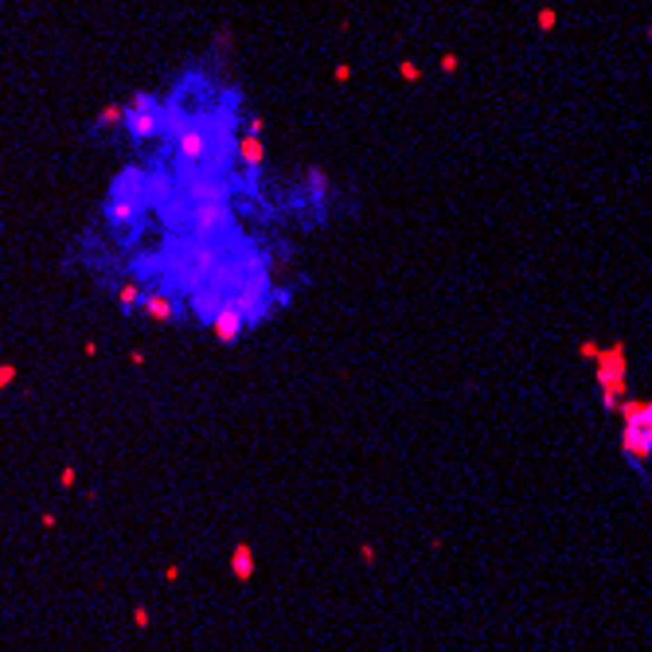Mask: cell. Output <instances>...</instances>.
<instances>
[{
  "instance_id": "obj_9",
  "label": "cell",
  "mask_w": 652,
  "mask_h": 652,
  "mask_svg": "<svg viewBox=\"0 0 652 652\" xmlns=\"http://www.w3.org/2000/svg\"><path fill=\"white\" fill-rule=\"evenodd\" d=\"M649 36H652V28H649Z\"/></svg>"
},
{
  "instance_id": "obj_4",
  "label": "cell",
  "mask_w": 652,
  "mask_h": 652,
  "mask_svg": "<svg viewBox=\"0 0 652 652\" xmlns=\"http://www.w3.org/2000/svg\"><path fill=\"white\" fill-rule=\"evenodd\" d=\"M94 125L98 129H121V133H125V106H121V102H109L98 118H94Z\"/></svg>"
},
{
  "instance_id": "obj_1",
  "label": "cell",
  "mask_w": 652,
  "mask_h": 652,
  "mask_svg": "<svg viewBox=\"0 0 652 652\" xmlns=\"http://www.w3.org/2000/svg\"><path fill=\"white\" fill-rule=\"evenodd\" d=\"M625 453L632 461L652 457V403H629L625 406Z\"/></svg>"
},
{
  "instance_id": "obj_2",
  "label": "cell",
  "mask_w": 652,
  "mask_h": 652,
  "mask_svg": "<svg viewBox=\"0 0 652 652\" xmlns=\"http://www.w3.org/2000/svg\"><path fill=\"white\" fill-rule=\"evenodd\" d=\"M258 133H262V121H254V125H250V133L238 141V157L247 160L250 169H258V164H262V157H266V145H262V137H258Z\"/></svg>"
},
{
  "instance_id": "obj_7",
  "label": "cell",
  "mask_w": 652,
  "mask_h": 652,
  "mask_svg": "<svg viewBox=\"0 0 652 652\" xmlns=\"http://www.w3.org/2000/svg\"><path fill=\"white\" fill-rule=\"evenodd\" d=\"M133 625H141V629L148 625V610H145V605H137V610H133Z\"/></svg>"
},
{
  "instance_id": "obj_8",
  "label": "cell",
  "mask_w": 652,
  "mask_h": 652,
  "mask_svg": "<svg viewBox=\"0 0 652 652\" xmlns=\"http://www.w3.org/2000/svg\"><path fill=\"white\" fill-rule=\"evenodd\" d=\"M16 379V367H0V387H8Z\"/></svg>"
},
{
  "instance_id": "obj_3",
  "label": "cell",
  "mask_w": 652,
  "mask_h": 652,
  "mask_svg": "<svg viewBox=\"0 0 652 652\" xmlns=\"http://www.w3.org/2000/svg\"><path fill=\"white\" fill-rule=\"evenodd\" d=\"M231 570H235L238 582H250V574H254V551H250V543L235 547V554H231Z\"/></svg>"
},
{
  "instance_id": "obj_5",
  "label": "cell",
  "mask_w": 652,
  "mask_h": 652,
  "mask_svg": "<svg viewBox=\"0 0 652 652\" xmlns=\"http://www.w3.org/2000/svg\"><path fill=\"white\" fill-rule=\"evenodd\" d=\"M539 28H543V31H551V28H554V12H551V8L539 12Z\"/></svg>"
},
{
  "instance_id": "obj_6",
  "label": "cell",
  "mask_w": 652,
  "mask_h": 652,
  "mask_svg": "<svg viewBox=\"0 0 652 652\" xmlns=\"http://www.w3.org/2000/svg\"><path fill=\"white\" fill-rule=\"evenodd\" d=\"M398 70H403V79H406V82H418V67H414V63H403Z\"/></svg>"
}]
</instances>
